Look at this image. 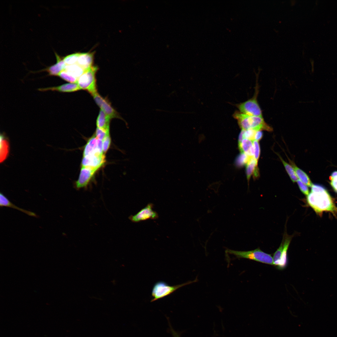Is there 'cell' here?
I'll use <instances>...</instances> for the list:
<instances>
[{"instance_id": "cell-1", "label": "cell", "mask_w": 337, "mask_h": 337, "mask_svg": "<svg viewBox=\"0 0 337 337\" xmlns=\"http://www.w3.org/2000/svg\"><path fill=\"white\" fill-rule=\"evenodd\" d=\"M308 205L315 212L321 215L324 212H329L337 215V207L327 190L321 185L313 184L311 192L307 196Z\"/></svg>"}, {"instance_id": "cell-2", "label": "cell", "mask_w": 337, "mask_h": 337, "mask_svg": "<svg viewBox=\"0 0 337 337\" xmlns=\"http://www.w3.org/2000/svg\"><path fill=\"white\" fill-rule=\"evenodd\" d=\"M242 130L253 129L256 131L266 130L271 131L272 128L266 123L262 116L250 115L238 111L233 114Z\"/></svg>"}, {"instance_id": "cell-3", "label": "cell", "mask_w": 337, "mask_h": 337, "mask_svg": "<svg viewBox=\"0 0 337 337\" xmlns=\"http://www.w3.org/2000/svg\"><path fill=\"white\" fill-rule=\"evenodd\" d=\"M227 254L232 255L238 258H246L263 263L273 265V257L270 254L261 251L259 248L247 251H241L227 249Z\"/></svg>"}, {"instance_id": "cell-4", "label": "cell", "mask_w": 337, "mask_h": 337, "mask_svg": "<svg viewBox=\"0 0 337 337\" xmlns=\"http://www.w3.org/2000/svg\"><path fill=\"white\" fill-rule=\"evenodd\" d=\"M292 238V236L285 232L281 243L273 254V265L278 270H283L287 265V251Z\"/></svg>"}, {"instance_id": "cell-5", "label": "cell", "mask_w": 337, "mask_h": 337, "mask_svg": "<svg viewBox=\"0 0 337 337\" xmlns=\"http://www.w3.org/2000/svg\"><path fill=\"white\" fill-rule=\"evenodd\" d=\"M196 278L193 281H189L182 284L171 286L163 281L157 282L154 286L151 293L152 298L150 302H152L166 297L178 289L187 285L197 282Z\"/></svg>"}, {"instance_id": "cell-6", "label": "cell", "mask_w": 337, "mask_h": 337, "mask_svg": "<svg viewBox=\"0 0 337 337\" xmlns=\"http://www.w3.org/2000/svg\"><path fill=\"white\" fill-rule=\"evenodd\" d=\"M98 70L96 66H92L78 79L77 84L81 89L87 90L91 95L97 92L95 73Z\"/></svg>"}, {"instance_id": "cell-7", "label": "cell", "mask_w": 337, "mask_h": 337, "mask_svg": "<svg viewBox=\"0 0 337 337\" xmlns=\"http://www.w3.org/2000/svg\"><path fill=\"white\" fill-rule=\"evenodd\" d=\"M257 94L252 98L237 105L240 112L248 115L262 116V111L257 100Z\"/></svg>"}, {"instance_id": "cell-8", "label": "cell", "mask_w": 337, "mask_h": 337, "mask_svg": "<svg viewBox=\"0 0 337 337\" xmlns=\"http://www.w3.org/2000/svg\"><path fill=\"white\" fill-rule=\"evenodd\" d=\"M96 103L111 119H121L117 112L112 107L109 100L101 96L97 92L92 95Z\"/></svg>"}, {"instance_id": "cell-9", "label": "cell", "mask_w": 337, "mask_h": 337, "mask_svg": "<svg viewBox=\"0 0 337 337\" xmlns=\"http://www.w3.org/2000/svg\"><path fill=\"white\" fill-rule=\"evenodd\" d=\"M153 205L149 203L136 214L131 215L129 219L133 222H138L149 219H156L158 217L156 212L153 210Z\"/></svg>"}, {"instance_id": "cell-10", "label": "cell", "mask_w": 337, "mask_h": 337, "mask_svg": "<svg viewBox=\"0 0 337 337\" xmlns=\"http://www.w3.org/2000/svg\"><path fill=\"white\" fill-rule=\"evenodd\" d=\"M98 169L96 168L82 166L79 177L75 183L76 188L79 189L86 187Z\"/></svg>"}, {"instance_id": "cell-11", "label": "cell", "mask_w": 337, "mask_h": 337, "mask_svg": "<svg viewBox=\"0 0 337 337\" xmlns=\"http://www.w3.org/2000/svg\"><path fill=\"white\" fill-rule=\"evenodd\" d=\"M103 154L102 141L97 139L95 135L90 138L86 144L84 149L83 157Z\"/></svg>"}, {"instance_id": "cell-12", "label": "cell", "mask_w": 337, "mask_h": 337, "mask_svg": "<svg viewBox=\"0 0 337 337\" xmlns=\"http://www.w3.org/2000/svg\"><path fill=\"white\" fill-rule=\"evenodd\" d=\"M105 157L104 154H95L83 157L82 166L100 168L105 164Z\"/></svg>"}, {"instance_id": "cell-13", "label": "cell", "mask_w": 337, "mask_h": 337, "mask_svg": "<svg viewBox=\"0 0 337 337\" xmlns=\"http://www.w3.org/2000/svg\"><path fill=\"white\" fill-rule=\"evenodd\" d=\"M55 53L56 59V63L37 72L46 71L48 72V76H57L61 71L64 70L66 64L64 61L63 58L61 57L56 52Z\"/></svg>"}, {"instance_id": "cell-14", "label": "cell", "mask_w": 337, "mask_h": 337, "mask_svg": "<svg viewBox=\"0 0 337 337\" xmlns=\"http://www.w3.org/2000/svg\"><path fill=\"white\" fill-rule=\"evenodd\" d=\"M38 90L41 91L50 90L61 92H71L81 89L77 83H67L56 86L40 88Z\"/></svg>"}, {"instance_id": "cell-15", "label": "cell", "mask_w": 337, "mask_h": 337, "mask_svg": "<svg viewBox=\"0 0 337 337\" xmlns=\"http://www.w3.org/2000/svg\"><path fill=\"white\" fill-rule=\"evenodd\" d=\"M93 60V53H80L76 63L86 71L92 66Z\"/></svg>"}, {"instance_id": "cell-16", "label": "cell", "mask_w": 337, "mask_h": 337, "mask_svg": "<svg viewBox=\"0 0 337 337\" xmlns=\"http://www.w3.org/2000/svg\"><path fill=\"white\" fill-rule=\"evenodd\" d=\"M0 206L1 207H6L16 209L20 211L27 215L38 217V216L35 213L20 208L13 204L4 194L1 193H0Z\"/></svg>"}, {"instance_id": "cell-17", "label": "cell", "mask_w": 337, "mask_h": 337, "mask_svg": "<svg viewBox=\"0 0 337 337\" xmlns=\"http://www.w3.org/2000/svg\"><path fill=\"white\" fill-rule=\"evenodd\" d=\"M111 118L103 110H100L96 120L97 127L105 131H110V124Z\"/></svg>"}, {"instance_id": "cell-18", "label": "cell", "mask_w": 337, "mask_h": 337, "mask_svg": "<svg viewBox=\"0 0 337 337\" xmlns=\"http://www.w3.org/2000/svg\"><path fill=\"white\" fill-rule=\"evenodd\" d=\"M239 147L241 153H244L250 157H253L254 154L253 141L244 139L238 143Z\"/></svg>"}, {"instance_id": "cell-19", "label": "cell", "mask_w": 337, "mask_h": 337, "mask_svg": "<svg viewBox=\"0 0 337 337\" xmlns=\"http://www.w3.org/2000/svg\"><path fill=\"white\" fill-rule=\"evenodd\" d=\"M289 160L298 179L307 186L311 187L313 184L308 175L302 170L298 167L294 163Z\"/></svg>"}, {"instance_id": "cell-20", "label": "cell", "mask_w": 337, "mask_h": 337, "mask_svg": "<svg viewBox=\"0 0 337 337\" xmlns=\"http://www.w3.org/2000/svg\"><path fill=\"white\" fill-rule=\"evenodd\" d=\"M64 70L78 79L85 71L77 63L71 65H66Z\"/></svg>"}, {"instance_id": "cell-21", "label": "cell", "mask_w": 337, "mask_h": 337, "mask_svg": "<svg viewBox=\"0 0 337 337\" xmlns=\"http://www.w3.org/2000/svg\"><path fill=\"white\" fill-rule=\"evenodd\" d=\"M9 150V144L4 136L0 135V162L3 161L7 158Z\"/></svg>"}, {"instance_id": "cell-22", "label": "cell", "mask_w": 337, "mask_h": 337, "mask_svg": "<svg viewBox=\"0 0 337 337\" xmlns=\"http://www.w3.org/2000/svg\"><path fill=\"white\" fill-rule=\"evenodd\" d=\"M257 163L253 157L250 158L247 164L246 171L248 181L252 175L253 173L256 168L257 167Z\"/></svg>"}, {"instance_id": "cell-23", "label": "cell", "mask_w": 337, "mask_h": 337, "mask_svg": "<svg viewBox=\"0 0 337 337\" xmlns=\"http://www.w3.org/2000/svg\"><path fill=\"white\" fill-rule=\"evenodd\" d=\"M278 155L291 180L293 183L297 182L298 179L292 167L285 162L279 154Z\"/></svg>"}, {"instance_id": "cell-24", "label": "cell", "mask_w": 337, "mask_h": 337, "mask_svg": "<svg viewBox=\"0 0 337 337\" xmlns=\"http://www.w3.org/2000/svg\"><path fill=\"white\" fill-rule=\"evenodd\" d=\"M57 76L63 80L70 83H77L78 79L72 76L64 70L61 71Z\"/></svg>"}, {"instance_id": "cell-25", "label": "cell", "mask_w": 337, "mask_h": 337, "mask_svg": "<svg viewBox=\"0 0 337 337\" xmlns=\"http://www.w3.org/2000/svg\"><path fill=\"white\" fill-rule=\"evenodd\" d=\"M80 53H76L67 56L63 58L66 65H71L77 63Z\"/></svg>"}, {"instance_id": "cell-26", "label": "cell", "mask_w": 337, "mask_h": 337, "mask_svg": "<svg viewBox=\"0 0 337 337\" xmlns=\"http://www.w3.org/2000/svg\"><path fill=\"white\" fill-rule=\"evenodd\" d=\"M252 157H250L244 153H241L237 159V164L239 166H242L247 164Z\"/></svg>"}, {"instance_id": "cell-27", "label": "cell", "mask_w": 337, "mask_h": 337, "mask_svg": "<svg viewBox=\"0 0 337 337\" xmlns=\"http://www.w3.org/2000/svg\"><path fill=\"white\" fill-rule=\"evenodd\" d=\"M109 134H110V131H106L97 127L95 136L97 139L102 141L104 138Z\"/></svg>"}, {"instance_id": "cell-28", "label": "cell", "mask_w": 337, "mask_h": 337, "mask_svg": "<svg viewBox=\"0 0 337 337\" xmlns=\"http://www.w3.org/2000/svg\"><path fill=\"white\" fill-rule=\"evenodd\" d=\"M254 150V158L258 163L260 153V149L259 142L256 140L253 141Z\"/></svg>"}, {"instance_id": "cell-29", "label": "cell", "mask_w": 337, "mask_h": 337, "mask_svg": "<svg viewBox=\"0 0 337 337\" xmlns=\"http://www.w3.org/2000/svg\"><path fill=\"white\" fill-rule=\"evenodd\" d=\"M329 178L331 185L334 191L337 193V171L333 172Z\"/></svg>"}, {"instance_id": "cell-30", "label": "cell", "mask_w": 337, "mask_h": 337, "mask_svg": "<svg viewBox=\"0 0 337 337\" xmlns=\"http://www.w3.org/2000/svg\"><path fill=\"white\" fill-rule=\"evenodd\" d=\"M243 130V137L244 139H246L252 141L255 140V136L256 131L253 129Z\"/></svg>"}, {"instance_id": "cell-31", "label": "cell", "mask_w": 337, "mask_h": 337, "mask_svg": "<svg viewBox=\"0 0 337 337\" xmlns=\"http://www.w3.org/2000/svg\"><path fill=\"white\" fill-rule=\"evenodd\" d=\"M111 143L110 134H108L102 140L103 149L104 153H106L109 148Z\"/></svg>"}, {"instance_id": "cell-32", "label": "cell", "mask_w": 337, "mask_h": 337, "mask_svg": "<svg viewBox=\"0 0 337 337\" xmlns=\"http://www.w3.org/2000/svg\"><path fill=\"white\" fill-rule=\"evenodd\" d=\"M297 182L301 192L307 196L309 193V191L307 185L299 179Z\"/></svg>"}, {"instance_id": "cell-33", "label": "cell", "mask_w": 337, "mask_h": 337, "mask_svg": "<svg viewBox=\"0 0 337 337\" xmlns=\"http://www.w3.org/2000/svg\"><path fill=\"white\" fill-rule=\"evenodd\" d=\"M263 133L262 131H256L255 136L254 140L259 142L261 139Z\"/></svg>"}, {"instance_id": "cell-34", "label": "cell", "mask_w": 337, "mask_h": 337, "mask_svg": "<svg viewBox=\"0 0 337 337\" xmlns=\"http://www.w3.org/2000/svg\"><path fill=\"white\" fill-rule=\"evenodd\" d=\"M170 325V330L173 337H180V335L173 329Z\"/></svg>"}]
</instances>
